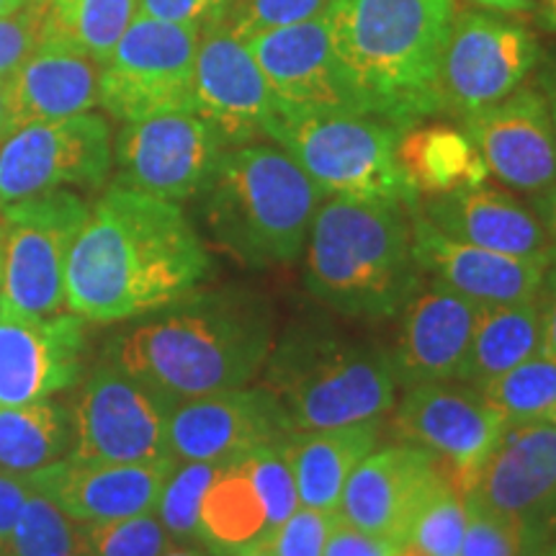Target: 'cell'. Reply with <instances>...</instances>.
Returning <instances> with one entry per match:
<instances>
[{"mask_svg": "<svg viewBox=\"0 0 556 556\" xmlns=\"http://www.w3.org/2000/svg\"><path fill=\"white\" fill-rule=\"evenodd\" d=\"M206 276L208 253L184 208L111 186L70 248L67 309L86 323H124L191 296Z\"/></svg>", "mask_w": 556, "mask_h": 556, "instance_id": "6da1fadb", "label": "cell"}, {"mask_svg": "<svg viewBox=\"0 0 556 556\" xmlns=\"http://www.w3.org/2000/svg\"><path fill=\"white\" fill-rule=\"evenodd\" d=\"M152 315L111 340L106 358L170 405L248 387L276 345L274 312L250 291H193Z\"/></svg>", "mask_w": 556, "mask_h": 556, "instance_id": "7a4b0ae2", "label": "cell"}, {"mask_svg": "<svg viewBox=\"0 0 556 556\" xmlns=\"http://www.w3.org/2000/svg\"><path fill=\"white\" fill-rule=\"evenodd\" d=\"M330 37L364 114L407 129L438 114L454 0H332Z\"/></svg>", "mask_w": 556, "mask_h": 556, "instance_id": "3957f363", "label": "cell"}, {"mask_svg": "<svg viewBox=\"0 0 556 556\" xmlns=\"http://www.w3.org/2000/svg\"><path fill=\"white\" fill-rule=\"evenodd\" d=\"M304 283L319 304L351 319L397 317L422 283L409 208L330 199L319 204L307 238Z\"/></svg>", "mask_w": 556, "mask_h": 556, "instance_id": "277c9868", "label": "cell"}, {"mask_svg": "<svg viewBox=\"0 0 556 556\" xmlns=\"http://www.w3.org/2000/svg\"><path fill=\"white\" fill-rule=\"evenodd\" d=\"M208 232L242 266H283L307 248L323 191L278 144L227 150L204 191Z\"/></svg>", "mask_w": 556, "mask_h": 556, "instance_id": "5b68a950", "label": "cell"}, {"mask_svg": "<svg viewBox=\"0 0 556 556\" xmlns=\"http://www.w3.org/2000/svg\"><path fill=\"white\" fill-rule=\"evenodd\" d=\"M263 368V387L276 394L294 430L381 420L397 402V377L387 353L317 325L287 332Z\"/></svg>", "mask_w": 556, "mask_h": 556, "instance_id": "8992f818", "label": "cell"}, {"mask_svg": "<svg viewBox=\"0 0 556 556\" xmlns=\"http://www.w3.org/2000/svg\"><path fill=\"white\" fill-rule=\"evenodd\" d=\"M402 129L358 111L278 109L268 139L287 150L330 199L413 208L417 193L397 163Z\"/></svg>", "mask_w": 556, "mask_h": 556, "instance_id": "52a82bcc", "label": "cell"}, {"mask_svg": "<svg viewBox=\"0 0 556 556\" xmlns=\"http://www.w3.org/2000/svg\"><path fill=\"white\" fill-rule=\"evenodd\" d=\"M88 212L83 197L67 189L0 208V309L34 317H54L67 309V255Z\"/></svg>", "mask_w": 556, "mask_h": 556, "instance_id": "ba28073f", "label": "cell"}, {"mask_svg": "<svg viewBox=\"0 0 556 556\" xmlns=\"http://www.w3.org/2000/svg\"><path fill=\"white\" fill-rule=\"evenodd\" d=\"M204 26L131 18L101 62L99 106L122 124L168 111H193V67Z\"/></svg>", "mask_w": 556, "mask_h": 556, "instance_id": "9c48e42d", "label": "cell"}, {"mask_svg": "<svg viewBox=\"0 0 556 556\" xmlns=\"http://www.w3.org/2000/svg\"><path fill=\"white\" fill-rule=\"evenodd\" d=\"M73 413V458L106 464L178 462L170 451L173 405L103 358L83 381Z\"/></svg>", "mask_w": 556, "mask_h": 556, "instance_id": "30bf717a", "label": "cell"}, {"mask_svg": "<svg viewBox=\"0 0 556 556\" xmlns=\"http://www.w3.org/2000/svg\"><path fill=\"white\" fill-rule=\"evenodd\" d=\"M539 62V39L523 24L492 13H458L438 67V114L467 119L507 99L531 78Z\"/></svg>", "mask_w": 556, "mask_h": 556, "instance_id": "8fae6325", "label": "cell"}, {"mask_svg": "<svg viewBox=\"0 0 556 556\" xmlns=\"http://www.w3.org/2000/svg\"><path fill=\"white\" fill-rule=\"evenodd\" d=\"M111 165V127L93 111L24 124L0 142V208L52 191L101 189Z\"/></svg>", "mask_w": 556, "mask_h": 556, "instance_id": "7c38bea8", "label": "cell"}, {"mask_svg": "<svg viewBox=\"0 0 556 556\" xmlns=\"http://www.w3.org/2000/svg\"><path fill=\"white\" fill-rule=\"evenodd\" d=\"M227 150L197 111L127 122L114 142V186L180 204L206 191Z\"/></svg>", "mask_w": 556, "mask_h": 556, "instance_id": "4fadbf2b", "label": "cell"}, {"mask_svg": "<svg viewBox=\"0 0 556 556\" xmlns=\"http://www.w3.org/2000/svg\"><path fill=\"white\" fill-rule=\"evenodd\" d=\"M296 507V479L283 441L255 448L219 467L201 503L199 544L214 556L268 544Z\"/></svg>", "mask_w": 556, "mask_h": 556, "instance_id": "5bb4252c", "label": "cell"}, {"mask_svg": "<svg viewBox=\"0 0 556 556\" xmlns=\"http://www.w3.org/2000/svg\"><path fill=\"white\" fill-rule=\"evenodd\" d=\"M503 430V417L484 394L456 379L407 387L394 413V433L400 441L435 456L448 484L462 495L471 490L477 469Z\"/></svg>", "mask_w": 556, "mask_h": 556, "instance_id": "9a60e30c", "label": "cell"}, {"mask_svg": "<svg viewBox=\"0 0 556 556\" xmlns=\"http://www.w3.org/2000/svg\"><path fill=\"white\" fill-rule=\"evenodd\" d=\"M469 503L523 528L539 548L556 528V428L552 422L505 426L477 469Z\"/></svg>", "mask_w": 556, "mask_h": 556, "instance_id": "2e32d148", "label": "cell"}, {"mask_svg": "<svg viewBox=\"0 0 556 556\" xmlns=\"http://www.w3.org/2000/svg\"><path fill=\"white\" fill-rule=\"evenodd\" d=\"M446 484L435 456L413 443H397L371 451L358 464L340 497L338 516L392 548H405L417 516Z\"/></svg>", "mask_w": 556, "mask_h": 556, "instance_id": "e0dca14e", "label": "cell"}, {"mask_svg": "<svg viewBox=\"0 0 556 556\" xmlns=\"http://www.w3.org/2000/svg\"><path fill=\"white\" fill-rule=\"evenodd\" d=\"M294 433L287 409L266 387H240L173 405L168 438L178 462L227 464Z\"/></svg>", "mask_w": 556, "mask_h": 556, "instance_id": "ac0fdd59", "label": "cell"}, {"mask_svg": "<svg viewBox=\"0 0 556 556\" xmlns=\"http://www.w3.org/2000/svg\"><path fill=\"white\" fill-rule=\"evenodd\" d=\"M193 111L219 131L227 148L268 137L276 101L250 47L222 21L201 29L193 67Z\"/></svg>", "mask_w": 556, "mask_h": 556, "instance_id": "d6986e66", "label": "cell"}, {"mask_svg": "<svg viewBox=\"0 0 556 556\" xmlns=\"http://www.w3.org/2000/svg\"><path fill=\"white\" fill-rule=\"evenodd\" d=\"M245 45L266 75L278 109L364 114L332 47L328 16L261 31Z\"/></svg>", "mask_w": 556, "mask_h": 556, "instance_id": "ffe728a7", "label": "cell"}, {"mask_svg": "<svg viewBox=\"0 0 556 556\" xmlns=\"http://www.w3.org/2000/svg\"><path fill=\"white\" fill-rule=\"evenodd\" d=\"M490 176L539 197L556 184V139L544 93L523 83L503 101L464 119Z\"/></svg>", "mask_w": 556, "mask_h": 556, "instance_id": "44dd1931", "label": "cell"}, {"mask_svg": "<svg viewBox=\"0 0 556 556\" xmlns=\"http://www.w3.org/2000/svg\"><path fill=\"white\" fill-rule=\"evenodd\" d=\"M86 319L0 309V407L54 397L83 377Z\"/></svg>", "mask_w": 556, "mask_h": 556, "instance_id": "7402d4cb", "label": "cell"}, {"mask_svg": "<svg viewBox=\"0 0 556 556\" xmlns=\"http://www.w3.org/2000/svg\"><path fill=\"white\" fill-rule=\"evenodd\" d=\"M479 304L441 281L420 283L402 307L394 377L402 387L456 379L467 358Z\"/></svg>", "mask_w": 556, "mask_h": 556, "instance_id": "603a6c76", "label": "cell"}, {"mask_svg": "<svg viewBox=\"0 0 556 556\" xmlns=\"http://www.w3.org/2000/svg\"><path fill=\"white\" fill-rule=\"evenodd\" d=\"M415 261L435 281L477 304H513L539 294L552 258H518L448 238L413 206Z\"/></svg>", "mask_w": 556, "mask_h": 556, "instance_id": "cb8c5ba5", "label": "cell"}, {"mask_svg": "<svg viewBox=\"0 0 556 556\" xmlns=\"http://www.w3.org/2000/svg\"><path fill=\"white\" fill-rule=\"evenodd\" d=\"M173 467L176 462L106 464L67 456L31 479L70 518L88 526L155 513L160 490Z\"/></svg>", "mask_w": 556, "mask_h": 556, "instance_id": "d4e9b609", "label": "cell"}, {"mask_svg": "<svg viewBox=\"0 0 556 556\" xmlns=\"http://www.w3.org/2000/svg\"><path fill=\"white\" fill-rule=\"evenodd\" d=\"M415 208L448 238L518 258H552L554 242L536 208L495 186L420 197Z\"/></svg>", "mask_w": 556, "mask_h": 556, "instance_id": "484cf974", "label": "cell"}, {"mask_svg": "<svg viewBox=\"0 0 556 556\" xmlns=\"http://www.w3.org/2000/svg\"><path fill=\"white\" fill-rule=\"evenodd\" d=\"M101 62L45 45L9 78L13 129L88 114L99 106Z\"/></svg>", "mask_w": 556, "mask_h": 556, "instance_id": "4316f807", "label": "cell"}, {"mask_svg": "<svg viewBox=\"0 0 556 556\" xmlns=\"http://www.w3.org/2000/svg\"><path fill=\"white\" fill-rule=\"evenodd\" d=\"M379 435L381 420L330 430H294L283 441V451L296 479L299 505L338 513L348 479L371 451H377Z\"/></svg>", "mask_w": 556, "mask_h": 556, "instance_id": "83f0119b", "label": "cell"}, {"mask_svg": "<svg viewBox=\"0 0 556 556\" xmlns=\"http://www.w3.org/2000/svg\"><path fill=\"white\" fill-rule=\"evenodd\" d=\"M397 163L417 199L475 189L490 178L471 137L451 124L417 122L402 129Z\"/></svg>", "mask_w": 556, "mask_h": 556, "instance_id": "f1b7e54d", "label": "cell"}, {"mask_svg": "<svg viewBox=\"0 0 556 556\" xmlns=\"http://www.w3.org/2000/svg\"><path fill=\"white\" fill-rule=\"evenodd\" d=\"M536 353H541L536 296L513 304H479L467 358L456 381L484 389Z\"/></svg>", "mask_w": 556, "mask_h": 556, "instance_id": "f546056e", "label": "cell"}, {"mask_svg": "<svg viewBox=\"0 0 556 556\" xmlns=\"http://www.w3.org/2000/svg\"><path fill=\"white\" fill-rule=\"evenodd\" d=\"M73 413L47 397L0 407V471L29 477L73 454Z\"/></svg>", "mask_w": 556, "mask_h": 556, "instance_id": "4dcf8cb0", "label": "cell"}, {"mask_svg": "<svg viewBox=\"0 0 556 556\" xmlns=\"http://www.w3.org/2000/svg\"><path fill=\"white\" fill-rule=\"evenodd\" d=\"M135 16V0H45V45L103 62Z\"/></svg>", "mask_w": 556, "mask_h": 556, "instance_id": "1f68e13d", "label": "cell"}, {"mask_svg": "<svg viewBox=\"0 0 556 556\" xmlns=\"http://www.w3.org/2000/svg\"><path fill=\"white\" fill-rule=\"evenodd\" d=\"M505 426L548 422L556 409V361L536 353L479 389Z\"/></svg>", "mask_w": 556, "mask_h": 556, "instance_id": "d6a6232c", "label": "cell"}, {"mask_svg": "<svg viewBox=\"0 0 556 556\" xmlns=\"http://www.w3.org/2000/svg\"><path fill=\"white\" fill-rule=\"evenodd\" d=\"M86 548L83 523L34 486L0 556H70Z\"/></svg>", "mask_w": 556, "mask_h": 556, "instance_id": "836d02e7", "label": "cell"}, {"mask_svg": "<svg viewBox=\"0 0 556 556\" xmlns=\"http://www.w3.org/2000/svg\"><path fill=\"white\" fill-rule=\"evenodd\" d=\"M222 464L206 462H176L160 490L155 516L173 541L193 544L199 541V516L208 486L219 475Z\"/></svg>", "mask_w": 556, "mask_h": 556, "instance_id": "e575fe53", "label": "cell"}, {"mask_svg": "<svg viewBox=\"0 0 556 556\" xmlns=\"http://www.w3.org/2000/svg\"><path fill=\"white\" fill-rule=\"evenodd\" d=\"M467 523V495L446 484L417 516L409 533V546H415L422 556H458Z\"/></svg>", "mask_w": 556, "mask_h": 556, "instance_id": "d590c367", "label": "cell"}, {"mask_svg": "<svg viewBox=\"0 0 556 556\" xmlns=\"http://www.w3.org/2000/svg\"><path fill=\"white\" fill-rule=\"evenodd\" d=\"M90 556H160L173 544L155 513L83 526Z\"/></svg>", "mask_w": 556, "mask_h": 556, "instance_id": "8d00e7d4", "label": "cell"}, {"mask_svg": "<svg viewBox=\"0 0 556 556\" xmlns=\"http://www.w3.org/2000/svg\"><path fill=\"white\" fill-rule=\"evenodd\" d=\"M332 0H229L222 24L248 41L261 31L283 29L325 16Z\"/></svg>", "mask_w": 556, "mask_h": 556, "instance_id": "74e56055", "label": "cell"}, {"mask_svg": "<svg viewBox=\"0 0 556 556\" xmlns=\"http://www.w3.org/2000/svg\"><path fill=\"white\" fill-rule=\"evenodd\" d=\"M469 523L458 556H526L531 552L523 528L497 513L469 503Z\"/></svg>", "mask_w": 556, "mask_h": 556, "instance_id": "f35d334b", "label": "cell"}, {"mask_svg": "<svg viewBox=\"0 0 556 556\" xmlns=\"http://www.w3.org/2000/svg\"><path fill=\"white\" fill-rule=\"evenodd\" d=\"M45 41V0L0 13V78H11Z\"/></svg>", "mask_w": 556, "mask_h": 556, "instance_id": "ab89813d", "label": "cell"}, {"mask_svg": "<svg viewBox=\"0 0 556 556\" xmlns=\"http://www.w3.org/2000/svg\"><path fill=\"white\" fill-rule=\"evenodd\" d=\"M336 516L338 513L299 505L270 536V552L276 556H325V544H328Z\"/></svg>", "mask_w": 556, "mask_h": 556, "instance_id": "60d3db41", "label": "cell"}, {"mask_svg": "<svg viewBox=\"0 0 556 556\" xmlns=\"http://www.w3.org/2000/svg\"><path fill=\"white\" fill-rule=\"evenodd\" d=\"M137 16H148L170 24L208 26L225 18L227 0H135Z\"/></svg>", "mask_w": 556, "mask_h": 556, "instance_id": "b9f144b4", "label": "cell"}, {"mask_svg": "<svg viewBox=\"0 0 556 556\" xmlns=\"http://www.w3.org/2000/svg\"><path fill=\"white\" fill-rule=\"evenodd\" d=\"M394 552L400 548H392L387 541L371 536V533L358 531L340 516H336L328 544H325V556H392Z\"/></svg>", "mask_w": 556, "mask_h": 556, "instance_id": "7bdbcfd3", "label": "cell"}, {"mask_svg": "<svg viewBox=\"0 0 556 556\" xmlns=\"http://www.w3.org/2000/svg\"><path fill=\"white\" fill-rule=\"evenodd\" d=\"M34 492V479L21 477V475H5L0 471V548L9 541L13 526H16V518L21 507L26 505V500Z\"/></svg>", "mask_w": 556, "mask_h": 556, "instance_id": "ee69618b", "label": "cell"}, {"mask_svg": "<svg viewBox=\"0 0 556 556\" xmlns=\"http://www.w3.org/2000/svg\"><path fill=\"white\" fill-rule=\"evenodd\" d=\"M539 315H541V353L556 361V263L552 261L546 268L544 283L539 294Z\"/></svg>", "mask_w": 556, "mask_h": 556, "instance_id": "f6af8a7d", "label": "cell"}, {"mask_svg": "<svg viewBox=\"0 0 556 556\" xmlns=\"http://www.w3.org/2000/svg\"><path fill=\"white\" fill-rule=\"evenodd\" d=\"M536 73V88L544 93V101L548 106V116H552V127H554V139H556V54L552 58L541 60L539 67L533 70Z\"/></svg>", "mask_w": 556, "mask_h": 556, "instance_id": "bcb514c9", "label": "cell"}, {"mask_svg": "<svg viewBox=\"0 0 556 556\" xmlns=\"http://www.w3.org/2000/svg\"><path fill=\"white\" fill-rule=\"evenodd\" d=\"M13 131V111H11V93L9 78H0V142Z\"/></svg>", "mask_w": 556, "mask_h": 556, "instance_id": "7dc6e473", "label": "cell"}, {"mask_svg": "<svg viewBox=\"0 0 556 556\" xmlns=\"http://www.w3.org/2000/svg\"><path fill=\"white\" fill-rule=\"evenodd\" d=\"M475 3L484 5V9H492V11L516 13V11L528 9V5H531V0H475Z\"/></svg>", "mask_w": 556, "mask_h": 556, "instance_id": "c3c4849f", "label": "cell"}, {"mask_svg": "<svg viewBox=\"0 0 556 556\" xmlns=\"http://www.w3.org/2000/svg\"><path fill=\"white\" fill-rule=\"evenodd\" d=\"M539 24L548 34H556V0H544L539 9Z\"/></svg>", "mask_w": 556, "mask_h": 556, "instance_id": "681fc988", "label": "cell"}, {"mask_svg": "<svg viewBox=\"0 0 556 556\" xmlns=\"http://www.w3.org/2000/svg\"><path fill=\"white\" fill-rule=\"evenodd\" d=\"M160 556H208L201 546L193 544H184V541H173V544L165 548Z\"/></svg>", "mask_w": 556, "mask_h": 556, "instance_id": "f907efd6", "label": "cell"}, {"mask_svg": "<svg viewBox=\"0 0 556 556\" xmlns=\"http://www.w3.org/2000/svg\"><path fill=\"white\" fill-rule=\"evenodd\" d=\"M232 556H276V554L270 552L268 544H261V546H250V548H245V552H238Z\"/></svg>", "mask_w": 556, "mask_h": 556, "instance_id": "816d5d0a", "label": "cell"}, {"mask_svg": "<svg viewBox=\"0 0 556 556\" xmlns=\"http://www.w3.org/2000/svg\"><path fill=\"white\" fill-rule=\"evenodd\" d=\"M26 3H29V0H0V13H11Z\"/></svg>", "mask_w": 556, "mask_h": 556, "instance_id": "f5cc1de1", "label": "cell"}, {"mask_svg": "<svg viewBox=\"0 0 556 556\" xmlns=\"http://www.w3.org/2000/svg\"><path fill=\"white\" fill-rule=\"evenodd\" d=\"M392 556H422V554L417 552L415 546H405V548H400V552H394Z\"/></svg>", "mask_w": 556, "mask_h": 556, "instance_id": "db71d44e", "label": "cell"}, {"mask_svg": "<svg viewBox=\"0 0 556 556\" xmlns=\"http://www.w3.org/2000/svg\"><path fill=\"white\" fill-rule=\"evenodd\" d=\"M0 263H3V227H0Z\"/></svg>", "mask_w": 556, "mask_h": 556, "instance_id": "11a10c76", "label": "cell"}, {"mask_svg": "<svg viewBox=\"0 0 556 556\" xmlns=\"http://www.w3.org/2000/svg\"><path fill=\"white\" fill-rule=\"evenodd\" d=\"M70 556H90V554H88V548H80V552H75V554H70Z\"/></svg>", "mask_w": 556, "mask_h": 556, "instance_id": "9f6ffc18", "label": "cell"}, {"mask_svg": "<svg viewBox=\"0 0 556 556\" xmlns=\"http://www.w3.org/2000/svg\"><path fill=\"white\" fill-rule=\"evenodd\" d=\"M548 422H552V426L556 428V409H554V413H552V417H548Z\"/></svg>", "mask_w": 556, "mask_h": 556, "instance_id": "6f0895ef", "label": "cell"}, {"mask_svg": "<svg viewBox=\"0 0 556 556\" xmlns=\"http://www.w3.org/2000/svg\"><path fill=\"white\" fill-rule=\"evenodd\" d=\"M552 261L556 263V245H554V250H552Z\"/></svg>", "mask_w": 556, "mask_h": 556, "instance_id": "680465c9", "label": "cell"}, {"mask_svg": "<svg viewBox=\"0 0 556 556\" xmlns=\"http://www.w3.org/2000/svg\"><path fill=\"white\" fill-rule=\"evenodd\" d=\"M548 556H556V554H548Z\"/></svg>", "mask_w": 556, "mask_h": 556, "instance_id": "91938a15", "label": "cell"}, {"mask_svg": "<svg viewBox=\"0 0 556 556\" xmlns=\"http://www.w3.org/2000/svg\"><path fill=\"white\" fill-rule=\"evenodd\" d=\"M227 5H229V0H227Z\"/></svg>", "mask_w": 556, "mask_h": 556, "instance_id": "94428289", "label": "cell"}]
</instances>
